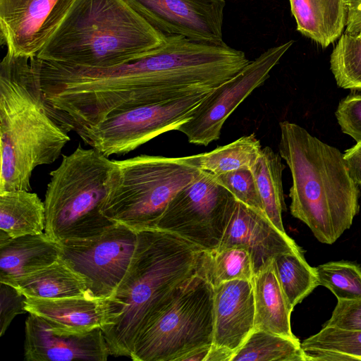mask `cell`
Masks as SVG:
<instances>
[{"label":"cell","instance_id":"1","mask_svg":"<svg viewBox=\"0 0 361 361\" xmlns=\"http://www.w3.org/2000/svg\"><path fill=\"white\" fill-rule=\"evenodd\" d=\"M70 140L47 111L37 57L6 52L0 63V193L30 191L33 170L54 162Z\"/></svg>","mask_w":361,"mask_h":361},{"label":"cell","instance_id":"2","mask_svg":"<svg viewBox=\"0 0 361 361\" xmlns=\"http://www.w3.org/2000/svg\"><path fill=\"white\" fill-rule=\"evenodd\" d=\"M279 154L290 169L291 214L305 223L316 238L333 244L358 213V185L343 154L300 126L279 123Z\"/></svg>","mask_w":361,"mask_h":361},{"label":"cell","instance_id":"3","mask_svg":"<svg viewBox=\"0 0 361 361\" xmlns=\"http://www.w3.org/2000/svg\"><path fill=\"white\" fill-rule=\"evenodd\" d=\"M202 250L157 228L137 232L130 267L111 299L113 315L102 329L110 355L129 357L145 324L172 291L197 274Z\"/></svg>","mask_w":361,"mask_h":361},{"label":"cell","instance_id":"4","mask_svg":"<svg viewBox=\"0 0 361 361\" xmlns=\"http://www.w3.org/2000/svg\"><path fill=\"white\" fill-rule=\"evenodd\" d=\"M125 0H75L37 57L106 68L137 60L166 40Z\"/></svg>","mask_w":361,"mask_h":361},{"label":"cell","instance_id":"5","mask_svg":"<svg viewBox=\"0 0 361 361\" xmlns=\"http://www.w3.org/2000/svg\"><path fill=\"white\" fill-rule=\"evenodd\" d=\"M116 163L98 150L80 145L63 155L49 173L44 201L45 233L56 243L97 235L116 224L102 212Z\"/></svg>","mask_w":361,"mask_h":361},{"label":"cell","instance_id":"6","mask_svg":"<svg viewBox=\"0 0 361 361\" xmlns=\"http://www.w3.org/2000/svg\"><path fill=\"white\" fill-rule=\"evenodd\" d=\"M114 161L116 170L102 212L136 232L156 228L171 200L200 172L188 156L142 154Z\"/></svg>","mask_w":361,"mask_h":361},{"label":"cell","instance_id":"7","mask_svg":"<svg viewBox=\"0 0 361 361\" xmlns=\"http://www.w3.org/2000/svg\"><path fill=\"white\" fill-rule=\"evenodd\" d=\"M214 287L198 274L178 286L149 318L130 357L135 361H178L213 343Z\"/></svg>","mask_w":361,"mask_h":361},{"label":"cell","instance_id":"8","mask_svg":"<svg viewBox=\"0 0 361 361\" xmlns=\"http://www.w3.org/2000/svg\"><path fill=\"white\" fill-rule=\"evenodd\" d=\"M212 90L121 111L77 134L107 157L126 154L162 133L176 130L191 118L195 109Z\"/></svg>","mask_w":361,"mask_h":361},{"label":"cell","instance_id":"9","mask_svg":"<svg viewBox=\"0 0 361 361\" xmlns=\"http://www.w3.org/2000/svg\"><path fill=\"white\" fill-rule=\"evenodd\" d=\"M235 200L213 173L200 170L171 200L156 228L173 233L202 250H216Z\"/></svg>","mask_w":361,"mask_h":361},{"label":"cell","instance_id":"10","mask_svg":"<svg viewBox=\"0 0 361 361\" xmlns=\"http://www.w3.org/2000/svg\"><path fill=\"white\" fill-rule=\"evenodd\" d=\"M137 232L116 223L91 238L58 243L61 257L82 275L95 298L111 299L133 258Z\"/></svg>","mask_w":361,"mask_h":361},{"label":"cell","instance_id":"11","mask_svg":"<svg viewBox=\"0 0 361 361\" xmlns=\"http://www.w3.org/2000/svg\"><path fill=\"white\" fill-rule=\"evenodd\" d=\"M293 44L290 40L272 47L250 61L237 75L212 90L195 109L191 118L176 130L197 145L207 146L219 140L226 119L268 79L271 71Z\"/></svg>","mask_w":361,"mask_h":361},{"label":"cell","instance_id":"12","mask_svg":"<svg viewBox=\"0 0 361 361\" xmlns=\"http://www.w3.org/2000/svg\"><path fill=\"white\" fill-rule=\"evenodd\" d=\"M75 0H0V39L13 55L37 56Z\"/></svg>","mask_w":361,"mask_h":361},{"label":"cell","instance_id":"13","mask_svg":"<svg viewBox=\"0 0 361 361\" xmlns=\"http://www.w3.org/2000/svg\"><path fill=\"white\" fill-rule=\"evenodd\" d=\"M166 36L221 44L225 0H125Z\"/></svg>","mask_w":361,"mask_h":361},{"label":"cell","instance_id":"14","mask_svg":"<svg viewBox=\"0 0 361 361\" xmlns=\"http://www.w3.org/2000/svg\"><path fill=\"white\" fill-rule=\"evenodd\" d=\"M234 245L243 246L249 251L255 274L280 254L302 251L295 242L286 233L277 228L264 212L237 200L216 250Z\"/></svg>","mask_w":361,"mask_h":361},{"label":"cell","instance_id":"15","mask_svg":"<svg viewBox=\"0 0 361 361\" xmlns=\"http://www.w3.org/2000/svg\"><path fill=\"white\" fill-rule=\"evenodd\" d=\"M110 352L101 328L78 334H58L48 323L30 314L25 322L27 361H105Z\"/></svg>","mask_w":361,"mask_h":361},{"label":"cell","instance_id":"16","mask_svg":"<svg viewBox=\"0 0 361 361\" xmlns=\"http://www.w3.org/2000/svg\"><path fill=\"white\" fill-rule=\"evenodd\" d=\"M214 291L213 344L235 352L255 329L252 281H226Z\"/></svg>","mask_w":361,"mask_h":361},{"label":"cell","instance_id":"17","mask_svg":"<svg viewBox=\"0 0 361 361\" xmlns=\"http://www.w3.org/2000/svg\"><path fill=\"white\" fill-rule=\"evenodd\" d=\"M27 312L44 319L58 334H78L109 324L111 299L66 297L53 299L25 298Z\"/></svg>","mask_w":361,"mask_h":361},{"label":"cell","instance_id":"18","mask_svg":"<svg viewBox=\"0 0 361 361\" xmlns=\"http://www.w3.org/2000/svg\"><path fill=\"white\" fill-rule=\"evenodd\" d=\"M61 256L60 245L45 232L0 241V282L12 284L51 264Z\"/></svg>","mask_w":361,"mask_h":361},{"label":"cell","instance_id":"19","mask_svg":"<svg viewBox=\"0 0 361 361\" xmlns=\"http://www.w3.org/2000/svg\"><path fill=\"white\" fill-rule=\"evenodd\" d=\"M255 300V329H262L290 339V305L276 277L273 261L252 278Z\"/></svg>","mask_w":361,"mask_h":361},{"label":"cell","instance_id":"20","mask_svg":"<svg viewBox=\"0 0 361 361\" xmlns=\"http://www.w3.org/2000/svg\"><path fill=\"white\" fill-rule=\"evenodd\" d=\"M297 30L322 47L340 37L346 25L345 0H289Z\"/></svg>","mask_w":361,"mask_h":361},{"label":"cell","instance_id":"21","mask_svg":"<svg viewBox=\"0 0 361 361\" xmlns=\"http://www.w3.org/2000/svg\"><path fill=\"white\" fill-rule=\"evenodd\" d=\"M25 298L53 299L66 297L95 298L85 278L61 256L51 264L14 281Z\"/></svg>","mask_w":361,"mask_h":361},{"label":"cell","instance_id":"22","mask_svg":"<svg viewBox=\"0 0 361 361\" xmlns=\"http://www.w3.org/2000/svg\"><path fill=\"white\" fill-rule=\"evenodd\" d=\"M45 208L36 193L11 190L0 193V231L11 238L44 233Z\"/></svg>","mask_w":361,"mask_h":361},{"label":"cell","instance_id":"23","mask_svg":"<svg viewBox=\"0 0 361 361\" xmlns=\"http://www.w3.org/2000/svg\"><path fill=\"white\" fill-rule=\"evenodd\" d=\"M281 159L279 153H276L269 147H264L250 170L265 214L277 228L286 233L282 222V212L286 209L282 185V172L285 165Z\"/></svg>","mask_w":361,"mask_h":361},{"label":"cell","instance_id":"24","mask_svg":"<svg viewBox=\"0 0 361 361\" xmlns=\"http://www.w3.org/2000/svg\"><path fill=\"white\" fill-rule=\"evenodd\" d=\"M300 345L305 361H361V330L324 326Z\"/></svg>","mask_w":361,"mask_h":361},{"label":"cell","instance_id":"25","mask_svg":"<svg viewBox=\"0 0 361 361\" xmlns=\"http://www.w3.org/2000/svg\"><path fill=\"white\" fill-rule=\"evenodd\" d=\"M262 149L259 140L253 133L210 152L188 157L198 169L217 175L238 169H251Z\"/></svg>","mask_w":361,"mask_h":361},{"label":"cell","instance_id":"26","mask_svg":"<svg viewBox=\"0 0 361 361\" xmlns=\"http://www.w3.org/2000/svg\"><path fill=\"white\" fill-rule=\"evenodd\" d=\"M197 274L214 288L236 279L252 281L255 275L250 253L241 245L212 251L202 250Z\"/></svg>","mask_w":361,"mask_h":361},{"label":"cell","instance_id":"27","mask_svg":"<svg viewBox=\"0 0 361 361\" xmlns=\"http://www.w3.org/2000/svg\"><path fill=\"white\" fill-rule=\"evenodd\" d=\"M298 339L254 329L231 361H305Z\"/></svg>","mask_w":361,"mask_h":361},{"label":"cell","instance_id":"28","mask_svg":"<svg viewBox=\"0 0 361 361\" xmlns=\"http://www.w3.org/2000/svg\"><path fill=\"white\" fill-rule=\"evenodd\" d=\"M273 266L292 308L319 286L315 269L307 264L302 251L280 254L273 259Z\"/></svg>","mask_w":361,"mask_h":361},{"label":"cell","instance_id":"29","mask_svg":"<svg viewBox=\"0 0 361 361\" xmlns=\"http://www.w3.org/2000/svg\"><path fill=\"white\" fill-rule=\"evenodd\" d=\"M330 67L340 87L361 90V39L342 34L331 54Z\"/></svg>","mask_w":361,"mask_h":361},{"label":"cell","instance_id":"30","mask_svg":"<svg viewBox=\"0 0 361 361\" xmlns=\"http://www.w3.org/2000/svg\"><path fill=\"white\" fill-rule=\"evenodd\" d=\"M319 286L329 289L338 300L361 299V267L346 262H330L314 267Z\"/></svg>","mask_w":361,"mask_h":361},{"label":"cell","instance_id":"31","mask_svg":"<svg viewBox=\"0 0 361 361\" xmlns=\"http://www.w3.org/2000/svg\"><path fill=\"white\" fill-rule=\"evenodd\" d=\"M214 176L216 182L225 188L237 200L264 213V206L250 169H238Z\"/></svg>","mask_w":361,"mask_h":361},{"label":"cell","instance_id":"32","mask_svg":"<svg viewBox=\"0 0 361 361\" xmlns=\"http://www.w3.org/2000/svg\"><path fill=\"white\" fill-rule=\"evenodd\" d=\"M336 116L345 134L361 142V94H351L342 99Z\"/></svg>","mask_w":361,"mask_h":361},{"label":"cell","instance_id":"33","mask_svg":"<svg viewBox=\"0 0 361 361\" xmlns=\"http://www.w3.org/2000/svg\"><path fill=\"white\" fill-rule=\"evenodd\" d=\"M25 300L17 288L0 282V336L4 335L16 316L27 312Z\"/></svg>","mask_w":361,"mask_h":361},{"label":"cell","instance_id":"34","mask_svg":"<svg viewBox=\"0 0 361 361\" xmlns=\"http://www.w3.org/2000/svg\"><path fill=\"white\" fill-rule=\"evenodd\" d=\"M324 326L361 330V299L338 300L331 318Z\"/></svg>","mask_w":361,"mask_h":361},{"label":"cell","instance_id":"35","mask_svg":"<svg viewBox=\"0 0 361 361\" xmlns=\"http://www.w3.org/2000/svg\"><path fill=\"white\" fill-rule=\"evenodd\" d=\"M343 159L352 179L361 186V142L348 149L343 154Z\"/></svg>","mask_w":361,"mask_h":361},{"label":"cell","instance_id":"36","mask_svg":"<svg viewBox=\"0 0 361 361\" xmlns=\"http://www.w3.org/2000/svg\"><path fill=\"white\" fill-rule=\"evenodd\" d=\"M235 352L212 343L206 361H231Z\"/></svg>","mask_w":361,"mask_h":361},{"label":"cell","instance_id":"37","mask_svg":"<svg viewBox=\"0 0 361 361\" xmlns=\"http://www.w3.org/2000/svg\"><path fill=\"white\" fill-rule=\"evenodd\" d=\"M212 344L195 349L179 358L178 361H206Z\"/></svg>","mask_w":361,"mask_h":361},{"label":"cell","instance_id":"38","mask_svg":"<svg viewBox=\"0 0 361 361\" xmlns=\"http://www.w3.org/2000/svg\"><path fill=\"white\" fill-rule=\"evenodd\" d=\"M347 7L346 23L361 19V0H345Z\"/></svg>","mask_w":361,"mask_h":361},{"label":"cell","instance_id":"39","mask_svg":"<svg viewBox=\"0 0 361 361\" xmlns=\"http://www.w3.org/2000/svg\"><path fill=\"white\" fill-rule=\"evenodd\" d=\"M345 33L357 35L361 39V19L346 23Z\"/></svg>","mask_w":361,"mask_h":361}]
</instances>
